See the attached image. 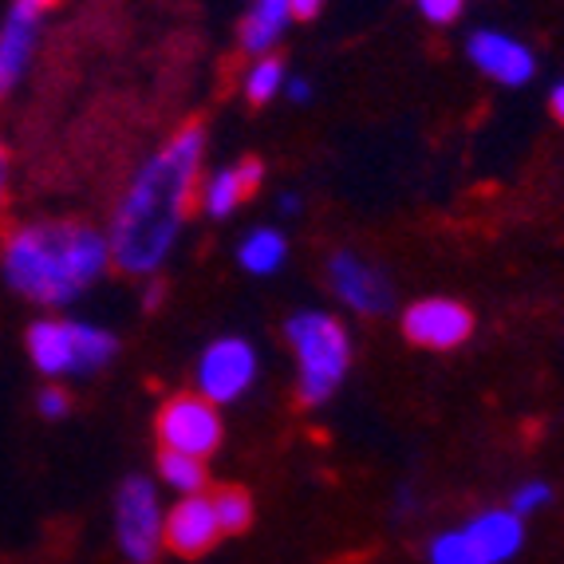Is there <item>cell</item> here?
I'll return each mask as SVG.
<instances>
[{"instance_id": "cell-26", "label": "cell", "mask_w": 564, "mask_h": 564, "mask_svg": "<svg viewBox=\"0 0 564 564\" xmlns=\"http://www.w3.org/2000/svg\"><path fill=\"white\" fill-rule=\"evenodd\" d=\"M4 186H9V159H4V147H0V202H4Z\"/></svg>"}, {"instance_id": "cell-3", "label": "cell", "mask_w": 564, "mask_h": 564, "mask_svg": "<svg viewBox=\"0 0 564 564\" xmlns=\"http://www.w3.org/2000/svg\"><path fill=\"white\" fill-rule=\"evenodd\" d=\"M284 336H289L296 367H301V399L308 406L328 403L351 364V339L344 324L328 312H301L289 321Z\"/></svg>"}, {"instance_id": "cell-20", "label": "cell", "mask_w": 564, "mask_h": 564, "mask_svg": "<svg viewBox=\"0 0 564 564\" xmlns=\"http://www.w3.org/2000/svg\"><path fill=\"white\" fill-rule=\"evenodd\" d=\"M431 564H486V561H481V553L474 549L470 536H466V529H458V533L434 536Z\"/></svg>"}, {"instance_id": "cell-12", "label": "cell", "mask_w": 564, "mask_h": 564, "mask_svg": "<svg viewBox=\"0 0 564 564\" xmlns=\"http://www.w3.org/2000/svg\"><path fill=\"white\" fill-rule=\"evenodd\" d=\"M470 59L478 64V72H486L489 79H498L506 87H521L533 79V52L521 40L506 36V32H474L470 36Z\"/></svg>"}, {"instance_id": "cell-2", "label": "cell", "mask_w": 564, "mask_h": 564, "mask_svg": "<svg viewBox=\"0 0 564 564\" xmlns=\"http://www.w3.org/2000/svg\"><path fill=\"white\" fill-rule=\"evenodd\" d=\"M111 261V241L87 226H29L4 245V276L40 304L76 301Z\"/></svg>"}, {"instance_id": "cell-9", "label": "cell", "mask_w": 564, "mask_h": 564, "mask_svg": "<svg viewBox=\"0 0 564 564\" xmlns=\"http://www.w3.org/2000/svg\"><path fill=\"white\" fill-rule=\"evenodd\" d=\"M52 4H56V0H17L9 20L0 24V95L12 91L17 79L24 76V67H29V59H32V47H36L40 17H44Z\"/></svg>"}, {"instance_id": "cell-21", "label": "cell", "mask_w": 564, "mask_h": 564, "mask_svg": "<svg viewBox=\"0 0 564 564\" xmlns=\"http://www.w3.org/2000/svg\"><path fill=\"white\" fill-rule=\"evenodd\" d=\"M553 501V489L545 486V481H525V486H518V494H513V513H533V509L549 506Z\"/></svg>"}, {"instance_id": "cell-27", "label": "cell", "mask_w": 564, "mask_h": 564, "mask_svg": "<svg viewBox=\"0 0 564 564\" xmlns=\"http://www.w3.org/2000/svg\"><path fill=\"white\" fill-rule=\"evenodd\" d=\"M289 91H292V99H308V84H304V79H296Z\"/></svg>"}, {"instance_id": "cell-25", "label": "cell", "mask_w": 564, "mask_h": 564, "mask_svg": "<svg viewBox=\"0 0 564 564\" xmlns=\"http://www.w3.org/2000/svg\"><path fill=\"white\" fill-rule=\"evenodd\" d=\"M553 115L564 122V84H556V87H553Z\"/></svg>"}, {"instance_id": "cell-4", "label": "cell", "mask_w": 564, "mask_h": 564, "mask_svg": "<svg viewBox=\"0 0 564 564\" xmlns=\"http://www.w3.org/2000/svg\"><path fill=\"white\" fill-rule=\"evenodd\" d=\"M29 351L44 376H91L111 364L119 339L91 324L40 321L29 332Z\"/></svg>"}, {"instance_id": "cell-15", "label": "cell", "mask_w": 564, "mask_h": 564, "mask_svg": "<svg viewBox=\"0 0 564 564\" xmlns=\"http://www.w3.org/2000/svg\"><path fill=\"white\" fill-rule=\"evenodd\" d=\"M289 20H292V0H257L253 12L245 17V29H241L245 52L264 56V52L276 44V36L284 32Z\"/></svg>"}, {"instance_id": "cell-24", "label": "cell", "mask_w": 564, "mask_h": 564, "mask_svg": "<svg viewBox=\"0 0 564 564\" xmlns=\"http://www.w3.org/2000/svg\"><path fill=\"white\" fill-rule=\"evenodd\" d=\"M321 12V0H292V17L296 20H312Z\"/></svg>"}, {"instance_id": "cell-17", "label": "cell", "mask_w": 564, "mask_h": 564, "mask_svg": "<svg viewBox=\"0 0 564 564\" xmlns=\"http://www.w3.org/2000/svg\"><path fill=\"white\" fill-rule=\"evenodd\" d=\"M159 474L178 494H202V486H206V458H194V454L182 451H162Z\"/></svg>"}, {"instance_id": "cell-10", "label": "cell", "mask_w": 564, "mask_h": 564, "mask_svg": "<svg viewBox=\"0 0 564 564\" xmlns=\"http://www.w3.org/2000/svg\"><path fill=\"white\" fill-rule=\"evenodd\" d=\"M332 289L348 308L364 312V316H379L391 308V284L379 269L359 261L356 253H336L332 257Z\"/></svg>"}, {"instance_id": "cell-7", "label": "cell", "mask_w": 564, "mask_h": 564, "mask_svg": "<svg viewBox=\"0 0 564 564\" xmlns=\"http://www.w3.org/2000/svg\"><path fill=\"white\" fill-rule=\"evenodd\" d=\"M257 379V351L237 336L214 339L198 359V395L209 403L226 406L253 387Z\"/></svg>"}, {"instance_id": "cell-6", "label": "cell", "mask_w": 564, "mask_h": 564, "mask_svg": "<svg viewBox=\"0 0 564 564\" xmlns=\"http://www.w3.org/2000/svg\"><path fill=\"white\" fill-rule=\"evenodd\" d=\"M159 438L162 451H182L194 458H206L221 443V414L217 403H209L206 395H174L159 411Z\"/></svg>"}, {"instance_id": "cell-14", "label": "cell", "mask_w": 564, "mask_h": 564, "mask_svg": "<svg viewBox=\"0 0 564 564\" xmlns=\"http://www.w3.org/2000/svg\"><path fill=\"white\" fill-rule=\"evenodd\" d=\"M261 186V162L245 159L229 170H217L214 178L206 182L202 198H206V209L214 217H229L245 198H253V189Z\"/></svg>"}, {"instance_id": "cell-8", "label": "cell", "mask_w": 564, "mask_h": 564, "mask_svg": "<svg viewBox=\"0 0 564 564\" xmlns=\"http://www.w3.org/2000/svg\"><path fill=\"white\" fill-rule=\"evenodd\" d=\"M403 332L411 344L431 351H451L466 344L474 332V316L466 304L446 301V296H426V301L411 304L403 316Z\"/></svg>"}, {"instance_id": "cell-5", "label": "cell", "mask_w": 564, "mask_h": 564, "mask_svg": "<svg viewBox=\"0 0 564 564\" xmlns=\"http://www.w3.org/2000/svg\"><path fill=\"white\" fill-rule=\"evenodd\" d=\"M115 533L119 549L131 564H151L166 545V518L159 509V494L147 478H127L115 501Z\"/></svg>"}, {"instance_id": "cell-16", "label": "cell", "mask_w": 564, "mask_h": 564, "mask_svg": "<svg viewBox=\"0 0 564 564\" xmlns=\"http://www.w3.org/2000/svg\"><path fill=\"white\" fill-rule=\"evenodd\" d=\"M284 257H289V241H284L276 229H253V234L241 241V264L257 276L276 273L284 264Z\"/></svg>"}, {"instance_id": "cell-23", "label": "cell", "mask_w": 564, "mask_h": 564, "mask_svg": "<svg viewBox=\"0 0 564 564\" xmlns=\"http://www.w3.org/2000/svg\"><path fill=\"white\" fill-rule=\"evenodd\" d=\"M36 403H40V414H44V419H59V414H67V395H64V387H44Z\"/></svg>"}, {"instance_id": "cell-22", "label": "cell", "mask_w": 564, "mask_h": 564, "mask_svg": "<svg viewBox=\"0 0 564 564\" xmlns=\"http://www.w3.org/2000/svg\"><path fill=\"white\" fill-rule=\"evenodd\" d=\"M414 4H419V12H423L431 24H454L466 0H414Z\"/></svg>"}, {"instance_id": "cell-13", "label": "cell", "mask_w": 564, "mask_h": 564, "mask_svg": "<svg viewBox=\"0 0 564 564\" xmlns=\"http://www.w3.org/2000/svg\"><path fill=\"white\" fill-rule=\"evenodd\" d=\"M466 536L474 541L486 564H506L509 556H518L525 529H521V518L513 509H486L466 525Z\"/></svg>"}, {"instance_id": "cell-18", "label": "cell", "mask_w": 564, "mask_h": 564, "mask_svg": "<svg viewBox=\"0 0 564 564\" xmlns=\"http://www.w3.org/2000/svg\"><path fill=\"white\" fill-rule=\"evenodd\" d=\"M209 501H214L221 533H241V529H249V521H253V498H249L245 489L226 486V489H217Z\"/></svg>"}, {"instance_id": "cell-1", "label": "cell", "mask_w": 564, "mask_h": 564, "mask_svg": "<svg viewBox=\"0 0 564 564\" xmlns=\"http://www.w3.org/2000/svg\"><path fill=\"white\" fill-rule=\"evenodd\" d=\"M202 154H206V131L189 122L134 174L107 237L111 261L122 273H154L166 261L198 194Z\"/></svg>"}, {"instance_id": "cell-11", "label": "cell", "mask_w": 564, "mask_h": 564, "mask_svg": "<svg viewBox=\"0 0 564 564\" xmlns=\"http://www.w3.org/2000/svg\"><path fill=\"white\" fill-rule=\"evenodd\" d=\"M221 525H217L214 501L206 494H182V501L166 518V545L178 556H202L217 545Z\"/></svg>"}, {"instance_id": "cell-19", "label": "cell", "mask_w": 564, "mask_h": 564, "mask_svg": "<svg viewBox=\"0 0 564 564\" xmlns=\"http://www.w3.org/2000/svg\"><path fill=\"white\" fill-rule=\"evenodd\" d=\"M284 79V67L276 56H261L253 67H249V76H245V95L253 99V104H269L276 95V87H281Z\"/></svg>"}]
</instances>
